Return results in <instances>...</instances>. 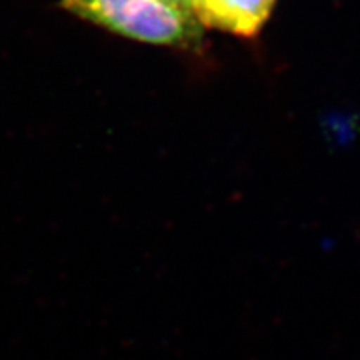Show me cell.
Masks as SVG:
<instances>
[{
  "instance_id": "1",
  "label": "cell",
  "mask_w": 360,
  "mask_h": 360,
  "mask_svg": "<svg viewBox=\"0 0 360 360\" xmlns=\"http://www.w3.org/2000/svg\"><path fill=\"white\" fill-rule=\"evenodd\" d=\"M77 19L120 37L174 49H195L204 32L195 17L162 0H60Z\"/></svg>"
},
{
  "instance_id": "3",
  "label": "cell",
  "mask_w": 360,
  "mask_h": 360,
  "mask_svg": "<svg viewBox=\"0 0 360 360\" xmlns=\"http://www.w3.org/2000/svg\"><path fill=\"white\" fill-rule=\"evenodd\" d=\"M162 2H165L170 7L177 8V11L186 13V15L195 17L193 15V0H162Z\"/></svg>"
},
{
  "instance_id": "2",
  "label": "cell",
  "mask_w": 360,
  "mask_h": 360,
  "mask_svg": "<svg viewBox=\"0 0 360 360\" xmlns=\"http://www.w3.org/2000/svg\"><path fill=\"white\" fill-rule=\"evenodd\" d=\"M277 0H193V15L202 27L222 30L237 37H255Z\"/></svg>"
}]
</instances>
